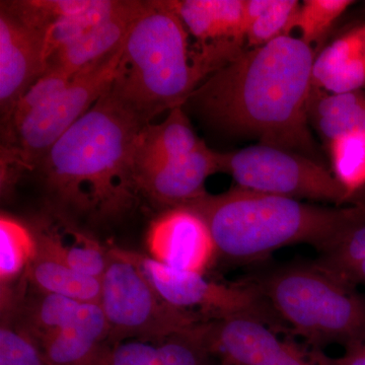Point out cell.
I'll list each match as a JSON object with an SVG mask.
<instances>
[{
  "label": "cell",
  "instance_id": "1",
  "mask_svg": "<svg viewBox=\"0 0 365 365\" xmlns=\"http://www.w3.org/2000/svg\"><path fill=\"white\" fill-rule=\"evenodd\" d=\"M316 57L299 37L280 36L244 50L211 74L188 102L225 130L319 162L309 116Z\"/></svg>",
  "mask_w": 365,
  "mask_h": 365
},
{
  "label": "cell",
  "instance_id": "2",
  "mask_svg": "<svg viewBox=\"0 0 365 365\" xmlns=\"http://www.w3.org/2000/svg\"><path fill=\"white\" fill-rule=\"evenodd\" d=\"M144 126L107 91L41 162L53 196L74 212L102 218L124 215L140 192L135 148Z\"/></svg>",
  "mask_w": 365,
  "mask_h": 365
},
{
  "label": "cell",
  "instance_id": "3",
  "mask_svg": "<svg viewBox=\"0 0 365 365\" xmlns=\"http://www.w3.org/2000/svg\"><path fill=\"white\" fill-rule=\"evenodd\" d=\"M190 33L168 1H148L122 47L108 93L143 124L182 107L199 86L234 59L222 48L192 47Z\"/></svg>",
  "mask_w": 365,
  "mask_h": 365
},
{
  "label": "cell",
  "instance_id": "4",
  "mask_svg": "<svg viewBox=\"0 0 365 365\" xmlns=\"http://www.w3.org/2000/svg\"><path fill=\"white\" fill-rule=\"evenodd\" d=\"M185 206L205 220L218 256L244 263L292 245H311L322 253L356 218L362 204L327 207L235 186Z\"/></svg>",
  "mask_w": 365,
  "mask_h": 365
},
{
  "label": "cell",
  "instance_id": "5",
  "mask_svg": "<svg viewBox=\"0 0 365 365\" xmlns=\"http://www.w3.org/2000/svg\"><path fill=\"white\" fill-rule=\"evenodd\" d=\"M255 284L281 322L314 347L364 344V297L314 264L274 269Z\"/></svg>",
  "mask_w": 365,
  "mask_h": 365
},
{
  "label": "cell",
  "instance_id": "6",
  "mask_svg": "<svg viewBox=\"0 0 365 365\" xmlns=\"http://www.w3.org/2000/svg\"><path fill=\"white\" fill-rule=\"evenodd\" d=\"M122 47L78 72L58 97L4 131L2 184L11 179L13 169H30L42 162L53 144L107 93L116 76Z\"/></svg>",
  "mask_w": 365,
  "mask_h": 365
},
{
  "label": "cell",
  "instance_id": "7",
  "mask_svg": "<svg viewBox=\"0 0 365 365\" xmlns=\"http://www.w3.org/2000/svg\"><path fill=\"white\" fill-rule=\"evenodd\" d=\"M100 306L110 327L112 345L131 339L160 344L173 334L201 322L196 312L169 304L125 253L110 249L101 279Z\"/></svg>",
  "mask_w": 365,
  "mask_h": 365
},
{
  "label": "cell",
  "instance_id": "8",
  "mask_svg": "<svg viewBox=\"0 0 365 365\" xmlns=\"http://www.w3.org/2000/svg\"><path fill=\"white\" fill-rule=\"evenodd\" d=\"M220 173L242 188L297 200L342 206L353 198L321 162L266 144L220 153Z\"/></svg>",
  "mask_w": 365,
  "mask_h": 365
},
{
  "label": "cell",
  "instance_id": "9",
  "mask_svg": "<svg viewBox=\"0 0 365 365\" xmlns=\"http://www.w3.org/2000/svg\"><path fill=\"white\" fill-rule=\"evenodd\" d=\"M125 253L145 274L158 294L172 306L187 311L197 309L199 314H205L210 321L230 317H251L260 319L274 330L280 328L282 324L255 283L220 284L206 279L204 274L168 267L150 256L127 250Z\"/></svg>",
  "mask_w": 365,
  "mask_h": 365
},
{
  "label": "cell",
  "instance_id": "10",
  "mask_svg": "<svg viewBox=\"0 0 365 365\" xmlns=\"http://www.w3.org/2000/svg\"><path fill=\"white\" fill-rule=\"evenodd\" d=\"M47 72L45 32L24 18L11 2L0 6V109L2 127L14 108Z\"/></svg>",
  "mask_w": 365,
  "mask_h": 365
},
{
  "label": "cell",
  "instance_id": "11",
  "mask_svg": "<svg viewBox=\"0 0 365 365\" xmlns=\"http://www.w3.org/2000/svg\"><path fill=\"white\" fill-rule=\"evenodd\" d=\"M207 342L211 355L230 365H327L321 352L307 356L251 317L207 321Z\"/></svg>",
  "mask_w": 365,
  "mask_h": 365
},
{
  "label": "cell",
  "instance_id": "12",
  "mask_svg": "<svg viewBox=\"0 0 365 365\" xmlns=\"http://www.w3.org/2000/svg\"><path fill=\"white\" fill-rule=\"evenodd\" d=\"M146 245L151 259L185 272L204 274L218 256L205 220L186 206L169 208L153 220Z\"/></svg>",
  "mask_w": 365,
  "mask_h": 365
},
{
  "label": "cell",
  "instance_id": "13",
  "mask_svg": "<svg viewBox=\"0 0 365 365\" xmlns=\"http://www.w3.org/2000/svg\"><path fill=\"white\" fill-rule=\"evenodd\" d=\"M220 153L203 143L182 157L136 163L139 191L169 208L193 202L205 195L206 180L220 173Z\"/></svg>",
  "mask_w": 365,
  "mask_h": 365
},
{
  "label": "cell",
  "instance_id": "14",
  "mask_svg": "<svg viewBox=\"0 0 365 365\" xmlns=\"http://www.w3.org/2000/svg\"><path fill=\"white\" fill-rule=\"evenodd\" d=\"M39 292L25 302L21 328L40 341L50 334L71 330L98 342H110V327L100 304L79 302L61 295Z\"/></svg>",
  "mask_w": 365,
  "mask_h": 365
},
{
  "label": "cell",
  "instance_id": "15",
  "mask_svg": "<svg viewBox=\"0 0 365 365\" xmlns=\"http://www.w3.org/2000/svg\"><path fill=\"white\" fill-rule=\"evenodd\" d=\"M197 44L242 51L246 42L245 0H170Z\"/></svg>",
  "mask_w": 365,
  "mask_h": 365
},
{
  "label": "cell",
  "instance_id": "16",
  "mask_svg": "<svg viewBox=\"0 0 365 365\" xmlns=\"http://www.w3.org/2000/svg\"><path fill=\"white\" fill-rule=\"evenodd\" d=\"M146 4L148 1H132L126 11L60 49L48 61L47 71H61L72 78L86 67L116 51L123 44L132 25L143 13Z\"/></svg>",
  "mask_w": 365,
  "mask_h": 365
},
{
  "label": "cell",
  "instance_id": "17",
  "mask_svg": "<svg viewBox=\"0 0 365 365\" xmlns=\"http://www.w3.org/2000/svg\"><path fill=\"white\" fill-rule=\"evenodd\" d=\"M35 235L39 251L63 262L76 272L102 279L109 264L110 249L63 223L43 225Z\"/></svg>",
  "mask_w": 365,
  "mask_h": 365
},
{
  "label": "cell",
  "instance_id": "18",
  "mask_svg": "<svg viewBox=\"0 0 365 365\" xmlns=\"http://www.w3.org/2000/svg\"><path fill=\"white\" fill-rule=\"evenodd\" d=\"M202 143L182 107L176 108L160 124L143 127L137 138L135 163L182 157Z\"/></svg>",
  "mask_w": 365,
  "mask_h": 365
},
{
  "label": "cell",
  "instance_id": "19",
  "mask_svg": "<svg viewBox=\"0 0 365 365\" xmlns=\"http://www.w3.org/2000/svg\"><path fill=\"white\" fill-rule=\"evenodd\" d=\"M309 116L327 143L346 132L365 133V91L334 95L314 88Z\"/></svg>",
  "mask_w": 365,
  "mask_h": 365
},
{
  "label": "cell",
  "instance_id": "20",
  "mask_svg": "<svg viewBox=\"0 0 365 365\" xmlns=\"http://www.w3.org/2000/svg\"><path fill=\"white\" fill-rule=\"evenodd\" d=\"M26 278L37 292L100 304V279L76 272L39 250L26 271Z\"/></svg>",
  "mask_w": 365,
  "mask_h": 365
},
{
  "label": "cell",
  "instance_id": "21",
  "mask_svg": "<svg viewBox=\"0 0 365 365\" xmlns=\"http://www.w3.org/2000/svg\"><path fill=\"white\" fill-rule=\"evenodd\" d=\"M132 1L133 0H93L91 6L83 13L67 16L53 24L45 34L47 64L55 53L126 11Z\"/></svg>",
  "mask_w": 365,
  "mask_h": 365
},
{
  "label": "cell",
  "instance_id": "22",
  "mask_svg": "<svg viewBox=\"0 0 365 365\" xmlns=\"http://www.w3.org/2000/svg\"><path fill=\"white\" fill-rule=\"evenodd\" d=\"M38 242L35 232L20 220L2 213L0 217V280L1 288L26 273L35 259Z\"/></svg>",
  "mask_w": 365,
  "mask_h": 365
},
{
  "label": "cell",
  "instance_id": "23",
  "mask_svg": "<svg viewBox=\"0 0 365 365\" xmlns=\"http://www.w3.org/2000/svg\"><path fill=\"white\" fill-rule=\"evenodd\" d=\"M365 261V204L332 247L322 252L314 265L349 283L350 276Z\"/></svg>",
  "mask_w": 365,
  "mask_h": 365
},
{
  "label": "cell",
  "instance_id": "24",
  "mask_svg": "<svg viewBox=\"0 0 365 365\" xmlns=\"http://www.w3.org/2000/svg\"><path fill=\"white\" fill-rule=\"evenodd\" d=\"M334 176L354 197L365 186V133L350 131L328 143Z\"/></svg>",
  "mask_w": 365,
  "mask_h": 365
},
{
  "label": "cell",
  "instance_id": "25",
  "mask_svg": "<svg viewBox=\"0 0 365 365\" xmlns=\"http://www.w3.org/2000/svg\"><path fill=\"white\" fill-rule=\"evenodd\" d=\"M353 4L351 0H306L300 4L285 35L299 31V39L314 48Z\"/></svg>",
  "mask_w": 365,
  "mask_h": 365
},
{
  "label": "cell",
  "instance_id": "26",
  "mask_svg": "<svg viewBox=\"0 0 365 365\" xmlns=\"http://www.w3.org/2000/svg\"><path fill=\"white\" fill-rule=\"evenodd\" d=\"M362 55H365V23L337 38L316 57L313 67L314 88H319L323 81L345 62Z\"/></svg>",
  "mask_w": 365,
  "mask_h": 365
},
{
  "label": "cell",
  "instance_id": "27",
  "mask_svg": "<svg viewBox=\"0 0 365 365\" xmlns=\"http://www.w3.org/2000/svg\"><path fill=\"white\" fill-rule=\"evenodd\" d=\"M299 6L297 0H270L265 11L248 29L246 42L249 48L260 47L285 35Z\"/></svg>",
  "mask_w": 365,
  "mask_h": 365
},
{
  "label": "cell",
  "instance_id": "28",
  "mask_svg": "<svg viewBox=\"0 0 365 365\" xmlns=\"http://www.w3.org/2000/svg\"><path fill=\"white\" fill-rule=\"evenodd\" d=\"M0 365H52L32 335L11 324L0 328Z\"/></svg>",
  "mask_w": 365,
  "mask_h": 365
},
{
  "label": "cell",
  "instance_id": "29",
  "mask_svg": "<svg viewBox=\"0 0 365 365\" xmlns=\"http://www.w3.org/2000/svg\"><path fill=\"white\" fill-rule=\"evenodd\" d=\"M71 78L63 72L48 71L42 78L38 79L20 98L14 108L11 119L4 125V129L11 128L20 123L24 118L31 113L37 111L44 106L49 104L55 98L58 97L67 86Z\"/></svg>",
  "mask_w": 365,
  "mask_h": 365
},
{
  "label": "cell",
  "instance_id": "30",
  "mask_svg": "<svg viewBox=\"0 0 365 365\" xmlns=\"http://www.w3.org/2000/svg\"><path fill=\"white\" fill-rule=\"evenodd\" d=\"M104 365H158V346L129 340L113 346Z\"/></svg>",
  "mask_w": 365,
  "mask_h": 365
},
{
  "label": "cell",
  "instance_id": "31",
  "mask_svg": "<svg viewBox=\"0 0 365 365\" xmlns=\"http://www.w3.org/2000/svg\"><path fill=\"white\" fill-rule=\"evenodd\" d=\"M327 365H365V343L348 350L347 353L340 359H330L324 355Z\"/></svg>",
  "mask_w": 365,
  "mask_h": 365
},
{
  "label": "cell",
  "instance_id": "32",
  "mask_svg": "<svg viewBox=\"0 0 365 365\" xmlns=\"http://www.w3.org/2000/svg\"><path fill=\"white\" fill-rule=\"evenodd\" d=\"M350 284L355 287L356 284H365V261L356 268L349 278Z\"/></svg>",
  "mask_w": 365,
  "mask_h": 365
},
{
  "label": "cell",
  "instance_id": "33",
  "mask_svg": "<svg viewBox=\"0 0 365 365\" xmlns=\"http://www.w3.org/2000/svg\"><path fill=\"white\" fill-rule=\"evenodd\" d=\"M220 365H230V364H225V362H222V364Z\"/></svg>",
  "mask_w": 365,
  "mask_h": 365
}]
</instances>
